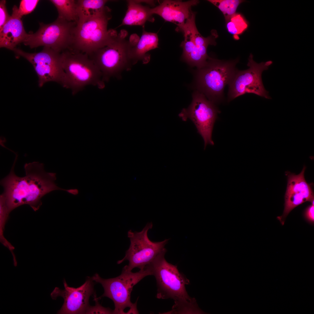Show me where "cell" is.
Returning a JSON list of instances; mask_svg holds the SVG:
<instances>
[{
    "mask_svg": "<svg viewBox=\"0 0 314 314\" xmlns=\"http://www.w3.org/2000/svg\"><path fill=\"white\" fill-rule=\"evenodd\" d=\"M15 154L10 173L0 181L3 189L1 194L10 213L15 208L25 204L37 211L42 204V198L54 190L64 191L69 193L70 189H64L57 185L55 183L56 174L46 172L42 163L33 162L26 163L24 165L25 176L21 177L16 175L14 169L18 156Z\"/></svg>",
    "mask_w": 314,
    "mask_h": 314,
    "instance_id": "cell-1",
    "label": "cell"
},
{
    "mask_svg": "<svg viewBox=\"0 0 314 314\" xmlns=\"http://www.w3.org/2000/svg\"><path fill=\"white\" fill-rule=\"evenodd\" d=\"M63 75L61 84L74 95L85 87H105L101 73L90 56L72 49L61 53Z\"/></svg>",
    "mask_w": 314,
    "mask_h": 314,
    "instance_id": "cell-2",
    "label": "cell"
},
{
    "mask_svg": "<svg viewBox=\"0 0 314 314\" xmlns=\"http://www.w3.org/2000/svg\"><path fill=\"white\" fill-rule=\"evenodd\" d=\"M128 35L126 30H121L108 44L88 55L99 70L104 82L124 70L130 69L133 65L131 51L139 38L134 35L128 40Z\"/></svg>",
    "mask_w": 314,
    "mask_h": 314,
    "instance_id": "cell-3",
    "label": "cell"
},
{
    "mask_svg": "<svg viewBox=\"0 0 314 314\" xmlns=\"http://www.w3.org/2000/svg\"><path fill=\"white\" fill-rule=\"evenodd\" d=\"M111 11L105 6L89 20L77 24L70 49L90 55L110 43L118 34L115 30L107 29L108 21L112 18Z\"/></svg>",
    "mask_w": 314,
    "mask_h": 314,
    "instance_id": "cell-4",
    "label": "cell"
},
{
    "mask_svg": "<svg viewBox=\"0 0 314 314\" xmlns=\"http://www.w3.org/2000/svg\"><path fill=\"white\" fill-rule=\"evenodd\" d=\"M152 275L150 267L147 266L136 272H133L123 268L121 274L114 278L104 279L97 273L92 277L93 281L101 285L104 293L97 297L99 300L104 297L111 299L113 302L115 309L113 314H126L125 310L129 308L128 314H138L137 301L132 303L131 301V294L133 287L147 276Z\"/></svg>",
    "mask_w": 314,
    "mask_h": 314,
    "instance_id": "cell-5",
    "label": "cell"
},
{
    "mask_svg": "<svg viewBox=\"0 0 314 314\" xmlns=\"http://www.w3.org/2000/svg\"><path fill=\"white\" fill-rule=\"evenodd\" d=\"M239 59L224 60L211 58L206 65L197 69L196 83L198 91L203 94L209 100L219 103L224 99V91L237 69Z\"/></svg>",
    "mask_w": 314,
    "mask_h": 314,
    "instance_id": "cell-6",
    "label": "cell"
},
{
    "mask_svg": "<svg viewBox=\"0 0 314 314\" xmlns=\"http://www.w3.org/2000/svg\"><path fill=\"white\" fill-rule=\"evenodd\" d=\"M165 249L148 265L152 275L157 282L158 299H171L174 302L191 301L195 298L187 293L185 286L190 283L189 280L180 273L176 265L167 262L165 257L166 252Z\"/></svg>",
    "mask_w": 314,
    "mask_h": 314,
    "instance_id": "cell-7",
    "label": "cell"
},
{
    "mask_svg": "<svg viewBox=\"0 0 314 314\" xmlns=\"http://www.w3.org/2000/svg\"><path fill=\"white\" fill-rule=\"evenodd\" d=\"M151 222H148L142 230L139 232L130 230L127 233L130 244L126 251L124 258L117 261L120 264L125 261H129L128 265L123 268L131 271L135 268L142 269L149 264L155 257L165 248V245L169 239H165L160 242L150 240L148 232L153 227Z\"/></svg>",
    "mask_w": 314,
    "mask_h": 314,
    "instance_id": "cell-8",
    "label": "cell"
},
{
    "mask_svg": "<svg viewBox=\"0 0 314 314\" xmlns=\"http://www.w3.org/2000/svg\"><path fill=\"white\" fill-rule=\"evenodd\" d=\"M76 24L75 22L58 17L49 24L40 23L38 30L34 33H28L23 43L31 49L43 46L61 53L71 48Z\"/></svg>",
    "mask_w": 314,
    "mask_h": 314,
    "instance_id": "cell-9",
    "label": "cell"
},
{
    "mask_svg": "<svg viewBox=\"0 0 314 314\" xmlns=\"http://www.w3.org/2000/svg\"><path fill=\"white\" fill-rule=\"evenodd\" d=\"M253 57L251 53L247 64L249 68L243 70L237 69L228 85L229 101L246 93H253L266 99H271L264 86L261 75L264 71L268 69L272 61L258 63L253 60Z\"/></svg>",
    "mask_w": 314,
    "mask_h": 314,
    "instance_id": "cell-10",
    "label": "cell"
},
{
    "mask_svg": "<svg viewBox=\"0 0 314 314\" xmlns=\"http://www.w3.org/2000/svg\"><path fill=\"white\" fill-rule=\"evenodd\" d=\"M192 98L191 104L183 108L179 116L183 121L189 119L192 121L204 140L205 149L207 145L214 144L212 133L219 111L214 103L198 91L194 93Z\"/></svg>",
    "mask_w": 314,
    "mask_h": 314,
    "instance_id": "cell-11",
    "label": "cell"
},
{
    "mask_svg": "<svg viewBox=\"0 0 314 314\" xmlns=\"http://www.w3.org/2000/svg\"><path fill=\"white\" fill-rule=\"evenodd\" d=\"M13 51L17 57H23L32 65L38 77L39 87L49 82L61 84L63 75L61 53L45 47L37 53H29L16 48Z\"/></svg>",
    "mask_w": 314,
    "mask_h": 314,
    "instance_id": "cell-12",
    "label": "cell"
},
{
    "mask_svg": "<svg viewBox=\"0 0 314 314\" xmlns=\"http://www.w3.org/2000/svg\"><path fill=\"white\" fill-rule=\"evenodd\" d=\"M94 281L92 278L88 277L85 282L76 288L69 286L65 279L63 281L64 289L56 287L51 293L53 299L59 297H63L64 303L57 314H86L89 307L90 297L94 293Z\"/></svg>",
    "mask_w": 314,
    "mask_h": 314,
    "instance_id": "cell-13",
    "label": "cell"
},
{
    "mask_svg": "<svg viewBox=\"0 0 314 314\" xmlns=\"http://www.w3.org/2000/svg\"><path fill=\"white\" fill-rule=\"evenodd\" d=\"M306 167L304 166L298 174H288L287 184L285 196L284 208L282 215L277 217L283 225L286 217L290 212L297 206L307 201L314 205V195L311 185L305 179L304 174Z\"/></svg>",
    "mask_w": 314,
    "mask_h": 314,
    "instance_id": "cell-14",
    "label": "cell"
},
{
    "mask_svg": "<svg viewBox=\"0 0 314 314\" xmlns=\"http://www.w3.org/2000/svg\"><path fill=\"white\" fill-rule=\"evenodd\" d=\"M199 2L196 0L185 1L163 0L158 6L151 8V12L153 15H159L166 21L176 24L177 26V31H179L192 15V7Z\"/></svg>",
    "mask_w": 314,
    "mask_h": 314,
    "instance_id": "cell-15",
    "label": "cell"
},
{
    "mask_svg": "<svg viewBox=\"0 0 314 314\" xmlns=\"http://www.w3.org/2000/svg\"><path fill=\"white\" fill-rule=\"evenodd\" d=\"M18 8L16 5L13 6L9 19L0 30L1 48L13 51L18 44L23 43L28 36L18 14Z\"/></svg>",
    "mask_w": 314,
    "mask_h": 314,
    "instance_id": "cell-16",
    "label": "cell"
},
{
    "mask_svg": "<svg viewBox=\"0 0 314 314\" xmlns=\"http://www.w3.org/2000/svg\"><path fill=\"white\" fill-rule=\"evenodd\" d=\"M142 27V35L131 51V57L133 65L139 61H142L143 64L148 63L150 59V55L147 52L158 47L157 34L146 31L144 26Z\"/></svg>",
    "mask_w": 314,
    "mask_h": 314,
    "instance_id": "cell-17",
    "label": "cell"
},
{
    "mask_svg": "<svg viewBox=\"0 0 314 314\" xmlns=\"http://www.w3.org/2000/svg\"><path fill=\"white\" fill-rule=\"evenodd\" d=\"M127 9L119 27L124 25L141 26H144L147 21L154 20L151 8L144 6L136 0H127Z\"/></svg>",
    "mask_w": 314,
    "mask_h": 314,
    "instance_id": "cell-18",
    "label": "cell"
},
{
    "mask_svg": "<svg viewBox=\"0 0 314 314\" xmlns=\"http://www.w3.org/2000/svg\"><path fill=\"white\" fill-rule=\"evenodd\" d=\"M195 17V13L193 12L180 31L183 33L188 35L194 41L196 46L202 55L208 58L210 57L207 54V49L209 45L215 46L216 45L215 40L218 36L217 32L214 30L211 32L210 36L207 38L204 37L199 33L197 28Z\"/></svg>",
    "mask_w": 314,
    "mask_h": 314,
    "instance_id": "cell-19",
    "label": "cell"
},
{
    "mask_svg": "<svg viewBox=\"0 0 314 314\" xmlns=\"http://www.w3.org/2000/svg\"><path fill=\"white\" fill-rule=\"evenodd\" d=\"M107 0H77V23L86 22L99 13L105 7Z\"/></svg>",
    "mask_w": 314,
    "mask_h": 314,
    "instance_id": "cell-20",
    "label": "cell"
},
{
    "mask_svg": "<svg viewBox=\"0 0 314 314\" xmlns=\"http://www.w3.org/2000/svg\"><path fill=\"white\" fill-rule=\"evenodd\" d=\"M58 13V17L68 22L78 23V17L77 12V0H51Z\"/></svg>",
    "mask_w": 314,
    "mask_h": 314,
    "instance_id": "cell-21",
    "label": "cell"
},
{
    "mask_svg": "<svg viewBox=\"0 0 314 314\" xmlns=\"http://www.w3.org/2000/svg\"><path fill=\"white\" fill-rule=\"evenodd\" d=\"M10 213L6 203L3 196H0V242L11 251L13 257V260H16L13 252L14 247L6 239L3 234L6 224Z\"/></svg>",
    "mask_w": 314,
    "mask_h": 314,
    "instance_id": "cell-22",
    "label": "cell"
},
{
    "mask_svg": "<svg viewBox=\"0 0 314 314\" xmlns=\"http://www.w3.org/2000/svg\"><path fill=\"white\" fill-rule=\"evenodd\" d=\"M208 1L217 7L224 15L226 23L236 13L238 6L245 1L241 0H209Z\"/></svg>",
    "mask_w": 314,
    "mask_h": 314,
    "instance_id": "cell-23",
    "label": "cell"
},
{
    "mask_svg": "<svg viewBox=\"0 0 314 314\" xmlns=\"http://www.w3.org/2000/svg\"><path fill=\"white\" fill-rule=\"evenodd\" d=\"M247 22L240 14L236 13L226 22V27L228 32L234 37H237L247 28Z\"/></svg>",
    "mask_w": 314,
    "mask_h": 314,
    "instance_id": "cell-24",
    "label": "cell"
},
{
    "mask_svg": "<svg viewBox=\"0 0 314 314\" xmlns=\"http://www.w3.org/2000/svg\"><path fill=\"white\" fill-rule=\"evenodd\" d=\"M203 312L199 307L195 299L190 301L174 303L172 310L165 314H201Z\"/></svg>",
    "mask_w": 314,
    "mask_h": 314,
    "instance_id": "cell-25",
    "label": "cell"
},
{
    "mask_svg": "<svg viewBox=\"0 0 314 314\" xmlns=\"http://www.w3.org/2000/svg\"><path fill=\"white\" fill-rule=\"evenodd\" d=\"M39 1L38 0H22L17 9L19 16L22 18L24 15L31 13L36 7Z\"/></svg>",
    "mask_w": 314,
    "mask_h": 314,
    "instance_id": "cell-26",
    "label": "cell"
},
{
    "mask_svg": "<svg viewBox=\"0 0 314 314\" xmlns=\"http://www.w3.org/2000/svg\"><path fill=\"white\" fill-rule=\"evenodd\" d=\"M94 300L95 301L96 304L95 306H90L86 314L91 313H104L113 314V311L108 308H106L102 306L99 303L96 294L94 295Z\"/></svg>",
    "mask_w": 314,
    "mask_h": 314,
    "instance_id": "cell-27",
    "label": "cell"
},
{
    "mask_svg": "<svg viewBox=\"0 0 314 314\" xmlns=\"http://www.w3.org/2000/svg\"><path fill=\"white\" fill-rule=\"evenodd\" d=\"M6 2L5 0H1L0 1V30L1 29L10 17L7 11Z\"/></svg>",
    "mask_w": 314,
    "mask_h": 314,
    "instance_id": "cell-28",
    "label": "cell"
},
{
    "mask_svg": "<svg viewBox=\"0 0 314 314\" xmlns=\"http://www.w3.org/2000/svg\"><path fill=\"white\" fill-rule=\"evenodd\" d=\"M305 216L306 219L311 223L314 222V205L309 206L306 209L305 212Z\"/></svg>",
    "mask_w": 314,
    "mask_h": 314,
    "instance_id": "cell-29",
    "label": "cell"
}]
</instances>
